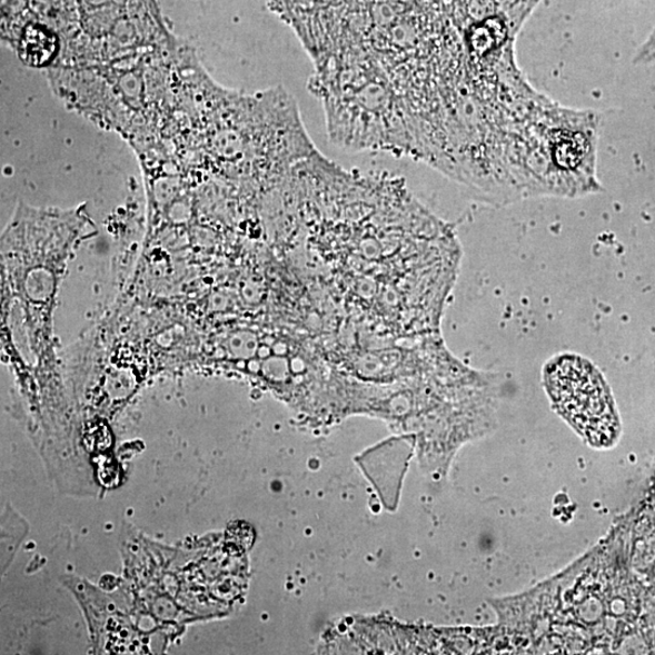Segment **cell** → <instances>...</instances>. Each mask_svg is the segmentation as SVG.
Returning a JSON list of instances; mask_svg holds the SVG:
<instances>
[{
  "label": "cell",
  "instance_id": "1",
  "mask_svg": "<svg viewBox=\"0 0 655 655\" xmlns=\"http://www.w3.org/2000/svg\"><path fill=\"white\" fill-rule=\"evenodd\" d=\"M544 385L554 408L586 444L607 448L617 443L621 423L609 387L586 358L564 354L544 367Z\"/></svg>",
  "mask_w": 655,
  "mask_h": 655
},
{
  "label": "cell",
  "instance_id": "2",
  "mask_svg": "<svg viewBox=\"0 0 655 655\" xmlns=\"http://www.w3.org/2000/svg\"><path fill=\"white\" fill-rule=\"evenodd\" d=\"M19 56L31 66L40 67L56 60L59 51V40L56 33L42 24H29L19 40Z\"/></svg>",
  "mask_w": 655,
  "mask_h": 655
}]
</instances>
